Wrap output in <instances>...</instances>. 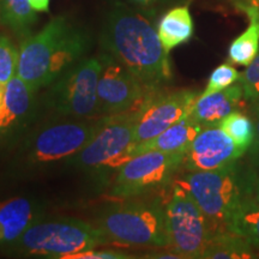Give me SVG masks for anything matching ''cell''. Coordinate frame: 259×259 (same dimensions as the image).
<instances>
[{
	"mask_svg": "<svg viewBox=\"0 0 259 259\" xmlns=\"http://www.w3.org/2000/svg\"><path fill=\"white\" fill-rule=\"evenodd\" d=\"M101 44L109 56L149 89L156 90L171 78L168 53L157 30L142 15L116 3L107 16Z\"/></svg>",
	"mask_w": 259,
	"mask_h": 259,
	"instance_id": "cell-1",
	"label": "cell"
},
{
	"mask_svg": "<svg viewBox=\"0 0 259 259\" xmlns=\"http://www.w3.org/2000/svg\"><path fill=\"white\" fill-rule=\"evenodd\" d=\"M89 42L87 31L67 17L52 18L37 34L22 41L17 74L36 92L73 66L88 51Z\"/></svg>",
	"mask_w": 259,
	"mask_h": 259,
	"instance_id": "cell-2",
	"label": "cell"
},
{
	"mask_svg": "<svg viewBox=\"0 0 259 259\" xmlns=\"http://www.w3.org/2000/svg\"><path fill=\"white\" fill-rule=\"evenodd\" d=\"M96 228L108 241L131 246H169L166 211L156 203L130 200L112 206L97 221Z\"/></svg>",
	"mask_w": 259,
	"mask_h": 259,
	"instance_id": "cell-3",
	"label": "cell"
},
{
	"mask_svg": "<svg viewBox=\"0 0 259 259\" xmlns=\"http://www.w3.org/2000/svg\"><path fill=\"white\" fill-rule=\"evenodd\" d=\"M235 163L222 169L187 171L176 181L192 197L209 222L227 226L233 213L247 199Z\"/></svg>",
	"mask_w": 259,
	"mask_h": 259,
	"instance_id": "cell-4",
	"label": "cell"
},
{
	"mask_svg": "<svg viewBox=\"0 0 259 259\" xmlns=\"http://www.w3.org/2000/svg\"><path fill=\"white\" fill-rule=\"evenodd\" d=\"M106 242L96 227L79 220H61L30 226L16 240V247L27 254L66 259Z\"/></svg>",
	"mask_w": 259,
	"mask_h": 259,
	"instance_id": "cell-5",
	"label": "cell"
},
{
	"mask_svg": "<svg viewBox=\"0 0 259 259\" xmlns=\"http://www.w3.org/2000/svg\"><path fill=\"white\" fill-rule=\"evenodd\" d=\"M138 111L102 119L94 138L77 154V161L93 169H119L131 160L137 145L135 127Z\"/></svg>",
	"mask_w": 259,
	"mask_h": 259,
	"instance_id": "cell-6",
	"label": "cell"
},
{
	"mask_svg": "<svg viewBox=\"0 0 259 259\" xmlns=\"http://www.w3.org/2000/svg\"><path fill=\"white\" fill-rule=\"evenodd\" d=\"M169 246L183 259L202 258L212 232L192 197L177 183L166 209Z\"/></svg>",
	"mask_w": 259,
	"mask_h": 259,
	"instance_id": "cell-7",
	"label": "cell"
},
{
	"mask_svg": "<svg viewBox=\"0 0 259 259\" xmlns=\"http://www.w3.org/2000/svg\"><path fill=\"white\" fill-rule=\"evenodd\" d=\"M102 58H89L71 66L51 90V106L60 115L84 118L97 109V84Z\"/></svg>",
	"mask_w": 259,
	"mask_h": 259,
	"instance_id": "cell-8",
	"label": "cell"
},
{
	"mask_svg": "<svg viewBox=\"0 0 259 259\" xmlns=\"http://www.w3.org/2000/svg\"><path fill=\"white\" fill-rule=\"evenodd\" d=\"M184 155L157 150L136 155L119 168L112 193L130 198L166 185L181 167Z\"/></svg>",
	"mask_w": 259,
	"mask_h": 259,
	"instance_id": "cell-9",
	"label": "cell"
},
{
	"mask_svg": "<svg viewBox=\"0 0 259 259\" xmlns=\"http://www.w3.org/2000/svg\"><path fill=\"white\" fill-rule=\"evenodd\" d=\"M101 58L103 66L97 84L96 113L109 116L138 111L154 90L139 82L109 54Z\"/></svg>",
	"mask_w": 259,
	"mask_h": 259,
	"instance_id": "cell-10",
	"label": "cell"
},
{
	"mask_svg": "<svg viewBox=\"0 0 259 259\" xmlns=\"http://www.w3.org/2000/svg\"><path fill=\"white\" fill-rule=\"evenodd\" d=\"M154 92L138 111L135 127L137 144L150 141L181 119L190 116L199 97L198 93L187 89L161 94Z\"/></svg>",
	"mask_w": 259,
	"mask_h": 259,
	"instance_id": "cell-11",
	"label": "cell"
},
{
	"mask_svg": "<svg viewBox=\"0 0 259 259\" xmlns=\"http://www.w3.org/2000/svg\"><path fill=\"white\" fill-rule=\"evenodd\" d=\"M101 122L65 121L47 126L32 139L30 158L34 162H53L77 155L94 138Z\"/></svg>",
	"mask_w": 259,
	"mask_h": 259,
	"instance_id": "cell-12",
	"label": "cell"
},
{
	"mask_svg": "<svg viewBox=\"0 0 259 259\" xmlns=\"http://www.w3.org/2000/svg\"><path fill=\"white\" fill-rule=\"evenodd\" d=\"M244 154L219 126L203 127L186 150L181 166L187 171L222 169Z\"/></svg>",
	"mask_w": 259,
	"mask_h": 259,
	"instance_id": "cell-13",
	"label": "cell"
},
{
	"mask_svg": "<svg viewBox=\"0 0 259 259\" xmlns=\"http://www.w3.org/2000/svg\"><path fill=\"white\" fill-rule=\"evenodd\" d=\"M245 100L241 83L233 84L221 92L199 96L194 103L190 118L203 127L219 126L227 115L236 111Z\"/></svg>",
	"mask_w": 259,
	"mask_h": 259,
	"instance_id": "cell-14",
	"label": "cell"
},
{
	"mask_svg": "<svg viewBox=\"0 0 259 259\" xmlns=\"http://www.w3.org/2000/svg\"><path fill=\"white\" fill-rule=\"evenodd\" d=\"M203 126L196 122L190 116L164 130L162 134L147 142L138 143L135 148L136 155L145 151L157 150L164 153H186L193 139L202 131Z\"/></svg>",
	"mask_w": 259,
	"mask_h": 259,
	"instance_id": "cell-15",
	"label": "cell"
},
{
	"mask_svg": "<svg viewBox=\"0 0 259 259\" xmlns=\"http://www.w3.org/2000/svg\"><path fill=\"white\" fill-rule=\"evenodd\" d=\"M34 206L22 197L0 203V244L14 242L34 225Z\"/></svg>",
	"mask_w": 259,
	"mask_h": 259,
	"instance_id": "cell-16",
	"label": "cell"
},
{
	"mask_svg": "<svg viewBox=\"0 0 259 259\" xmlns=\"http://www.w3.org/2000/svg\"><path fill=\"white\" fill-rule=\"evenodd\" d=\"M35 90L18 74L6 84L0 106V128L8 130L24 118L31 107Z\"/></svg>",
	"mask_w": 259,
	"mask_h": 259,
	"instance_id": "cell-17",
	"label": "cell"
},
{
	"mask_svg": "<svg viewBox=\"0 0 259 259\" xmlns=\"http://www.w3.org/2000/svg\"><path fill=\"white\" fill-rule=\"evenodd\" d=\"M193 19L189 6H177L162 16L157 27V34L164 51L186 44L193 35Z\"/></svg>",
	"mask_w": 259,
	"mask_h": 259,
	"instance_id": "cell-18",
	"label": "cell"
},
{
	"mask_svg": "<svg viewBox=\"0 0 259 259\" xmlns=\"http://www.w3.org/2000/svg\"><path fill=\"white\" fill-rule=\"evenodd\" d=\"M238 9L247 15L250 25L232 42L228 50V60L231 64L247 66L259 51V12L254 6L247 4H238Z\"/></svg>",
	"mask_w": 259,
	"mask_h": 259,
	"instance_id": "cell-19",
	"label": "cell"
},
{
	"mask_svg": "<svg viewBox=\"0 0 259 259\" xmlns=\"http://www.w3.org/2000/svg\"><path fill=\"white\" fill-rule=\"evenodd\" d=\"M252 246L235 233L216 232L210 236L202 258L208 259H247L253 258Z\"/></svg>",
	"mask_w": 259,
	"mask_h": 259,
	"instance_id": "cell-20",
	"label": "cell"
},
{
	"mask_svg": "<svg viewBox=\"0 0 259 259\" xmlns=\"http://www.w3.org/2000/svg\"><path fill=\"white\" fill-rule=\"evenodd\" d=\"M37 16L29 0H0V22L21 37L30 35Z\"/></svg>",
	"mask_w": 259,
	"mask_h": 259,
	"instance_id": "cell-21",
	"label": "cell"
},
{
	"mask_svg": "<svg viewBox=\"0 0 259 259\" xmlns=\"http://www.w3.org/2000/svg\"><path fill=\"white\" fill-rule=\"evenodd\" d=\"M226 227L227 231L242 236L252 247L259 248V203L246 199Z\"/></svg>",
	"mask_w": 259,
	"mask_h": 259,
	"instance_id": "cell-22",
	"label": "cell"
},
{
	"mask_svg": "<svg viewBox=\"0 0 259 259\" xmlns=\"http://www.w3.org/2000/svg\"><path fill=\"white\" fill-rule=\"evenodd\" d=\"M219 127L222 128L244 153L250 149L254 138V125L247 115L239 111L232 112L220 122Z\"/></svg>",
	"mask_w": 259,
	"mask_h": 259,
	"instance_id": "cell-23",
	"label": "cell"
},
{
	"mask_svg": "<svg viewBox=\"0 0 259 259\" xmlns=\"http://www.w3.org/2000/svg\"><path fill=\"white\" fill-rule=\"evenodd\" d=\"M18 50L5 35H0V88H5L9 80L17 74Z\"/></svg>",
	"mask_w": 259,
	"mask_h": 259,
	"instance_id": "cell-24",
	"label": "cell"
},
{
	"mask_svg": "<svg viewBox=\"0 0 259 259\" xmlns=\"http://www.w3.org/2000/svg\"><path fill=\"white\" fill-rule=\"evenodd\" d=\"M241 73L231 64H222L216 67L210 74L208 84L204 92L199 96H208L210 94L221 92L234 84L236 80L240 79Z\"/></svg>",
	"mask_w": 259,
	"mask_h": 259,
	"instance_id": "cell-25",
	"label": "cell"
},
{
	"mask_svg": "<svg viewBox=\"0 0 259 259\" xmlns=\"http://www.w3.org/2000/svg\"><path fill=\"white\" fill-rule=\"evenodd\" d=\"M239 82L244 88L245 100L252 101L259 96V51L252 63L246 66V70L241 73Z\"/></svg>",
	"mask_w": 259,
	"mask_h": 259,
	"instance_id": "cell-26",
	"label": "cell"
},
{
	"mask_svg": "<svg viewBox=\"0 0 259 259\" xmlns=\"http://www.w3.org/2000/svg\"><path fill=\"white\" fill-rule=\"evenodd\" d=\"M130 255L119 251H97L95 248L71 254L66 259H125Z\"/></svg>",
	"mask_w": 259,
	"mask_h": 259,
	"instance_id": "cell-27",
	"label": "cell"
},
{
	"mask_svg": "<svg viewBox=\"0 0 259 259\" xmlns=\"http://www.w3.org/2000/svg\"><path fill=\"white\" fill-rule=\"evenodd\" d=\"M255 124H254V138L252 142L250 149V155L254 158L255 161L259 162V115L255 116Z\"/></svg>",
	"mask_w": 259,
	"mask_h": 259,
	"instance_id": "cell-28",
	"label": "cell"
},
{
	"mask_svg": "<svg viewBox=\"0 0 259 259\" xmlns=\"http://www.w3.org/2000/svg\"><path fill=\"white\" fill-rule=\"evenodd\" d=\"M51 0H29V4L36 12H47Z\"/></svg>",
	"mask_w": 259,
	"mask_h": 259,
	"instance_id": "cell-29",
	"label": "cell"
},
{
	"mask_svg": "<svg viewBox=\"0 0 259 259\" xmlns=\"http://www.w3.org/2000/svg\"><path fill=\"white\" fill-rule=\"evenodd\" d=\"M132 3L136 5L141 6V8H150V6H153L155 3H156V0H131Z\"/></svg>",
	"mask_w": 259,
	"mask_h": 259,
	"instance_id": "cell-30",
	"label": "cell"
},
{
	"mask_svg": "<svg viewBox=\"0 0 259 259\" xmlns=\"http://www.w3.org/2000/svg\"><path fill=\"white\" fill-rule=\"evenodd\" d=\"M251 111L255 116L259 115V96L251 101Z\"/></svg>",
	"mask_w": 259,
	"mask_h": 259,
	"instance_id": "cell-31",
	"label": "cell"
},
{
	"mask_svg": "<svg viewBox=\"0 0 259 259\" xmlns=\"http://www.w3.org/2000/svg\"><path fill=\"white\" fill-rule=\"evenodd\" d=\"M239 4H247V5H252L254 6L255 9L258 10L259 12V0H245V2H240Z\"/></svg>",
	"mask_w": 259,
	"mask_h": 259,
	"instance_id": "cell-32",
	"label": "cell"
},
{
	"mask_svg": "<svg viewBox=\"0 0 259 259\" xmlns=\"http://www.w3.org/2000/svg\"><path fill=\"white\" fill-rule=\"evenodd\" d=\"M255 198H257V203H259V179L257 183V193H255Z\"/></svg>",
	"mask_w": 259,
	"mask_h": 259,
	"instance_id": "cell-33",
	"label": "cell"
},
{
	"mask_svg": "<svg viewBox=\"0 0 259 259\" xmlns=\"http://www.w3.org/2000/svg\"><path fill=\"white\" fill-rule=\"evenodd\" d=\"M164 2H171V0H164Z\"/></svg>",
	"mask_w": 259,
	"mask_h": 259,
	"instance_id": "cell-34",
	"label": "cell"
},
{
	"mask_svg": "<svg viewBox=\"0 0 259 259\" xmlns=\"http://www.w3.org/2000/svg\"><path fill=\"white\" fill-rule=\"evenodd\" d=\"M0 132H2V128H0Z\"/></svg>",
	"mask_w": 259,
	"mask_h": 259,
	"instance_id": "cell-35",
	"label": "cell"
}]
</instances>
